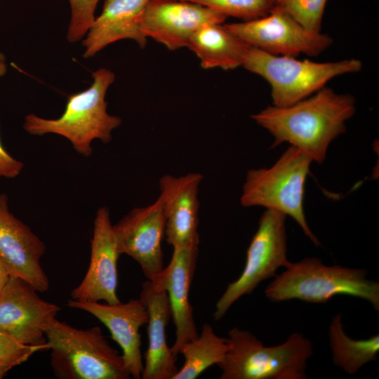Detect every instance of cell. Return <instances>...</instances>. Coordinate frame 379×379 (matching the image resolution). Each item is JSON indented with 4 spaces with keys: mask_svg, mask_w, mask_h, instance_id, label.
<instances>
[{
    "mask_svg": "<svg viewBox=\"0 0 379 379\" xmlns=\"http://www.w3.org/2000/svg\"><path fill=\"white\" fill-rule=\"evenodd\" d=\"M148 313V347L145 354L142 379H173L178 369L177 357L167 345L166 328L171 317L166 291L150 280L145 281L139 298Z\"/></svg>",
    "mask_w": 379,
    "mask_h": 379,
    "instance_id": "obj_18",
    "label": "cell"
},
{
    "mask_svg": "<svg viewBox=\"0 0 379 379\" xmlns=\"http://www.w3.org/2000/svg\"><path fill=\"white\" fill-rule=\"evenodd\" d=\"M367 270L328 266L317 257L305 258L276 275L265 290L266 298L279 302L299 300L323 304L338 295H350L369 302L379 310V283L366 278Z\"/></svg>",
    "mask_w": 379,
    "mask_h": 379,
    "instance_id": "obj_2",
    "label": "cell"
},
{
    "mask_svg": "<svg viewBox=\"0 0 379 379\" xmlns=\"http://www.w3.org/2000/svg\"><path fill=\"white\" fill-rule=\"evenodd\" d=\"M44 243L10 211L8 198L0 194V262L9 276L23 279L38 292L49 289L41 265Z\"/></svg>",
    "mask_w": 379,
    "mask_h": 379,
    "instance_id": "obj_13",
    "label": "cell"
},
{
    "mask_svg": "<svg viewBox=\"0 0 379 379\" xmlns=\"http://www.w3.org/2000/svg\"><path fill=\"white\" fill-rule=\"evenodd\" d=\"M92 77L93 83L88 89L69 97L65 109L59 118L45 119L29 114L25 117L23 128L34 135H61L84 157L92 154L91 143L94 140L105 144L109 142L112 131L122 123L121 118L107 111L105 95L115 74L109 69L100 68L93 73Z\"/></svg>",
    "mask_w": 379,
    "mask_h": 379,
    "instance_id": "obj_3",
    "label": "cell"
},
{
    "mask_svg": "<svg viewBox=\"0 0 379 379\" xmlns=\"http://www.w3.org/2000/svg\"><path fill=\"white\" fill-rule=\"evenodd\" d=\"M121 255L107 207L98 208L91 241V259L87 272L70 293L71 299L117 304V262Z\"/></svg>",
    "mask_w": 379,
    "mask_h": 379,
    "instance_id": "obj_11",
    "label": "cell"
},
{
    "mask_svg": "<svg viewBox=\"0 0 379 379\" xmlns=\"http://www.w3.org/2000/svg\"><path fill=\"white\" fill-rule=\"evenodd\" d=\"M67 306L85 311L102 322L109 331L112 338L122 350L121 355L131 377L141 378L144 364L140 328L147 324L148 313L140 298L112 305L77 301L69 298Z\"/></svg>",
    "mask_w": 379,
    "mask_h": 379,
    "instance_id": "obj_15",
    "label": "cell"
},
{
    "mask_svg": "<svg viewBox=\"0 0 379 379\" xmlns=\"http://www.w3.org/2000/svg\"><path fill=\"white\" fill-rule=\"evenodd\" d=\"M149 0H105L101 14L95 18L83 41V56L89 58L110 44L121 39L134 40L145 47L140 17Z\"/></svg>",
    "mask_w": 379,
    "mask_h": 379,
    "instance_id": "obj_19",
    "label": "cell"
},
{
    "mask_svg": "<svg viewBox=\"0 0 379 379\" xmlns=\"http://www.w3.org/2000/svg\"><path fill=\"white\" fill-rule=\"evenodd\" d=\"M198 252V246H195L174 247L168 266L150 280L164 288L168 294L176 330L171 350L175 357L185 343L199 335L189 299Z\"/></svg>",
    "mask_w": 379,
    "mask_h": 379,
    "instance_id": "obj_17",
    "label": "cell"
},
{
    "mask_svg": "<svg viewBox=\"0 0 379 379\" xmlns=\"http://www.w3.org/2000/svg\"><path fill=\"white\" fill-rule=\"evenodd\" d=\"M355 111L352 95L324 86L293 105L268 106L251 118L273 136L272 148L288 142L321 164L330 144L345 132V123Z\"/></svg>",
    "mask_w": 379,
    "mask_h": 379,
    "instance_id": "obj_1",
    "label": "cell"
},
{
    "mask_svg": "<svg viewBox=\"0 0 379 379\" xmlns=\"http://www.w3.org/2000/svg\"><path fill=\"white\" fill-rule=\"evenodd\" d=\"M51 365L63 379H129L121 354L96 326L78 329L56 318L45 330Z\"/></svg>",
    "mask_w": 379,
    "mask_h": 379,
    "instance_id": "obj_4",
    "label": "cell"
},
{
    "mask_svg": "<svg viewBox=\"0 0 379 379\" xmlns=\"http://www.w3.org/2000/svg\"><path fill=\"white\" fill-rule=\"evenodd\" d=\"M165 223L162 203L158 197L150 205L134 208L113 225L121 253L135 260L148 280L164 269L161 242Z\"/></svg>",
    "mask_w": 379,
    "mask_h": 379,
    "instance_id": "obj_14",
    "label": "cell"
},
{
    "mask_svg": "<svg viewBox=\"0 0 379 379\" xmlns=\"http://www.w3.org/2000/svg\"><path fill=\"white\" fill-rule=\"evenodd\" d=\"M327 0H276L283 9L305 29L321 32L322 17Z\"/></svg>",
    "mask_w": 379,
    "mask_h": 379,
    "instance_id": "obj_24",
    "label": "cell"
},
{
    "mask_svg": "<svg viewBox=\"0 0 379 379\" xmlns=\"http://www.w3.org/2000/svg\"><path fill=\"white\" fill-rule=\"evenodd\" d=\"M9 278V274L0 262V291Z\"/></svg>",
    "mask_w": 379,
    "mask_h": 379,
    "instance_id": "obj_28",
    "label": "cell"
},
{
    "mask_svg": "<svg viewBox=\"0 0 379 379\" xmlns=\"http://www.w3.org/2000/svg\"><path fill=\"white\" fill-rule=\"evenodd\" d=\"M312 158L291 145L273 166L248 171L240 203L262 206L293 218L316 246L321 243L311 231L305 215V186Z\"/></svg>",
    "mask_w": 379,
    "mask_h": 379,
    "instance_id": "obj_6",
    "label": "cell"
},
{
    "mask_svg": "<svg viewBox=\"0 0 379 379\" xmlns=\"http://www.w3.org/2000/svg\"><path fill=\"white\" fill-rule=\"evenodd\" d=\"M230 348L228 338L217 335L209 324H204L197 338L185 343L180 350L185 359L173 379H195L205 370L217 365Z\"/></svg>",
    "mask_w": 379,
    "mask_h": 379,
    "instance_id": "obj_22",
    "label": "cell"
},
{
    "mask_svg": "<svg viewBox=\"0 0 379 379\" xmlns=\"http://www.w3.org/2000/svg\"><path fill=\"white\" fill-rule=\"evenodd\" d=\"M223 25L249 46L275 55L317 56L333 43L330 36L305 29L277 6L262 18Z\"/></svg>",
    "mask_w": 379,
    "mask_h": 379,
    "instance_id": "obj_9",
    "label": "cell"
},
{
    "mask_svg": "<svg viewBox=\"0 0 379 379\" xmlns=\"http://www.w3.org/2000/svg\"><path fill=\"white\" fill-rule=\"evenodd\" d=\"M99 0H69L71 17L67 39L69 42L80 41L87 33L95 17Z\"/></svg>",
    "mask_w": 379,
    "mask_h": 379,
    "instance_id": "obj_25",
    "label": "cell"
},
{
    "mask_svg": "<svg viewBox=\"0 0 379 379\" xmlns=\"http://www.w3.org/2000/svg\"><path fill=\"white\" fill-rule=\"evenodd\" d=\"M249 45L229 32L223 24H209L197 30L187 48L199 58L202 68L225 70L242 66Z\"/></svg>",
    "mask_w": 379,
    "mask_h": 379,
    "instance_id": "obj_20",
    "label": "cell"
},
{
    "mask_svg": "<svg viewBox=\"0 0 379 379\" xmlns=\"http://www.w3.org/2000/svg\"><path fill=\"white\" fill-rule=\"evenodd\" d=\"M286 218L284 213L266 209L246 252V263L239 277L228 284L217 301L213 317L222 319L239 298L248 295L263 281L275 277L281 267L291 262L287 258Z\"/></svg>",
    "mask_w": 379,
    "mask_h": 379,
    "instance_id": "obj_8",
    "label": "cell"
},
{
    "mask_svg": "<svg viewBox=\"0 0 379 379\" xmlns=\"http://www.w3.org/2000/svg\"><path fill=\"white\" fill-rule=\"evenodd\" d=\"M7 70L5 56L0 52V77ZM24 164L9 154L0 142V178H14L20 175Z\"/></svg>",
    "mask_w": 379,
    "mask_h": 379,
    "instance_id": "obj_27",
    "label": "cell"
},
{
    "mask_svg": "<svg viewBox=\"0 0 379 379\" xmlns=\"http://www.w3.org/2000/svg\"><path fill=\"white\" fill-rule=\"evenodd\" d=\"M11 368L0 364V379L3 378Z\"/></svg>",
    "mask_w": 379,
    "mask_h": 379,
    "instance_id": "obj_29",
    "label": "cell"
},
{
    "mask_svg": "<svg viewBox=\"0 0 379 379\" xmlns=\"http://www.w3.org/2000/svg\"><path fill=\"white\" fill-rule=\"evenodd\" d=\"M196 3L227 17L249 21L267 15L275 6L276 0H182Z\"/></svg>",
    "mask_w": 379,
    "mask_h": 379,
    "instance_id": "obj_23",
    "label": "cell"
},
{
    "mask_svg": "<svg viewBox=\"0 0 379 379\" xmlns=\"http://www.w3.org/2000/svg\"><path fill=\"white\" fill-rule=\"evenodd\" d=\"M230 348L217 366L220 379H305L312 342L293 333L277 346L267 347L248 331H228Z\"/></svg>",
    "mask_w": 379,
    "mask_h": 379,
    "instance_id": "obj_5",
    "label": "cell"
},
{
    "mask_svg": "<svg viewBox=\"0 0 379 379\" xmlns=\"http://www.w3.org/2000/svg\"><path fill=\"white\" fill-rule=\"evenodd\" d=\"M242 66L270 84L273 105L285 107L308 98L337 76L359 72L362 63L353 58L328 62L300 60L249 46Z\"/></svg>",
    "mask_w": 379,
    "mask_h": 379,
    "instance_id": "obj_7",
    "label": "cell"
},
{
    "mask_svg": "<svg viewBox=\"0 0 379 379\" xmlns=\"http://www.w3.org/2000/svg\"><path fill=\"white\" fill-rule=\"evenodd\" d=\"M23 279L9 276L0 291V328L23 345L48 350L45 330L60 308Z\"/></svg>",
    "mask_w": 379,
    "mask_h": 379,
    "instance_id": "obj_10",
    "label": "cell"
},
{
    "mask_svg": "<svg viewBox=\"0 0 379 379\" xmlns=\"http://www.w3.org/2000/svg\"><path fill=\"white\" fill-rule=\"evenodd\" d=\"M202 180L199 173L180 177L165 175L159 180L166 240L173 248L199 246L198 192Z\"/></svg>",
    "mask_w": 379,
    "mask_h": 379,
    "instance_id": "obj_16",
    "label": "cell"
},
{
    "mask_svg": "<svg viewBox=\"0 0 379 379\" xmlns=\"http://www.w3.org/2000/svg\"><path fill=\"white\" fill-rule=\"evenodd\" d=\"M227 16L202 5L182 0H149L140 17L147 37L171 51L187 47L190 39L201 27L223 24Z\"/></svg>",
    "mask_w": 379,
    "mask_h": 379,
    "instance_id": "obj_12",
    "label": "cell"
},
{
    "mask_svg": "<svg viewBox=\"0 0 379 379\" xmlns=\"http://www.w3.org/2000/svg\"><path fill=\"white\" fill-rule=\"evenodd\" d=\"M39 346L26 345L0 328V364L11 369L27 361L34 353L45 350Z\"/></svg>",
    "mask_w": 379,
    "mask_h": 379,
    "instance_id": "obj_26",
    "label": "cell"
},
{
    "mask_svg": "<svg viewBox=\"0 0 379 379\" xmlns=\"http://www.w3.org/2000/svg\"><path fill=\"white\" fill-rule=\"evenodd\" d=\"M328 336L332 361L347 374H355L365 364L377 359L379 335L367 339L351 338L344 331L340 314L332 318Z\"/></svg>",
    "mask_w": 379,
    "mask_h": 379,
    "instance_id": "obj_21",
    "label": "cell"
}]
</instances>
